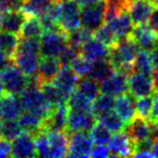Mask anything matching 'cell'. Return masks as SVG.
I'll list each match as a JSON object with an SVG mask.
<instances>
[{"label": "cell", "mask_w": 158, "mask_h": 158, "mask_svg": "<svg viewBox=\"0 0 158 158\" xmlns=\"http://www.w3.org/2000/svg\"><path fill=\"white\" fill-rule=\"evenodd\" d=\"M101 93L118 97L129 92L128 89V76L120 72H115L107 79L100 82Z\"/></svg>", "instance_id": "5bb4252c"}, {"label": "cell", "mask_w": 158, "mask_h": 158, "mask_svg": "<svg viewBox=\"0 0 158 158\" xmlns=\"http://www.w3.org/2000/svg\"><path fill=\"white\" fill-rule=\"evenodd\" d=\"M112 132L100 121H97L90 131V135L95 145H107L112 139Z\"/></svg>", "instance_id": "8d00e7d4"}, {"label": "cell", "mask_w": 158, "mask_h": 158, "mask_svg": "<svg viewBox=\"0 0 158 158\" xmlns=\"http://www.w3.org/2000/svg\"><path fill=\"white\" fill-rule=\"evenodd\" d=\"M40 89H41L42 93L44 94L46 99L50 102V104L52 106H59L62 104H67V98L66 95L53 84V81L51 82H44L40 84Z\"/></svg>", "instance_id": "f1b7e54d"}, {"label": "cell", "mask_w": 158, "mask_h": 158, "mask_svg": "<svg viewBox=\"0 0 158 158\" xmlns=\"http://www.w3.org/2000/svg\"><path fill=\"white\" fill-rule=\"evenodd\" d=\"M70 67L75 70L77 75H78L80 78L81 77H87L89 75L92 67V62H90L89 60H87L86 57H84L81 54H79L76 57L74 62L72 63Z\"/></svg>", "instance_id": "60d3db41"}, {"label": "cell", "mask_w": 158, "mask_h": 158, "mask_svg": "<svg viewBox=\"0 0 158 158\" xmlns=\"http://www.w3.org/2000/svg\"><path fill=\"white\" fill-rule=\"evenodd\" d=\"M40 57V54L18 50L12 57V62L29 78H34L37 76Z\"/></svg>", "instance_id": "ac0fdd59"}, {"label": "cell", "mask_w": 158, "mask_h": 158, "mask_svg": "<svg viewBox=\"0 0 158 158\" xmlns=\"http://www.w3.org/2000/svg\"><path fill=\"white\" fill-rule=\"evenodd\" d=\"M104 23L108 24V26L110 27L113 33L115 34L118 41L123 39V38L129 37L132 29H133V26H132L133 23H132L131 18H130L127 10H123L120 13L115 15L113 19H110V21Z\"/></svg>", "instance_id": "cb8c5ba5"}, {"label": "cell", "mask_w": 158, "mask_h": 158, "mask_svg": "<svg viewBox=\"0 0 158 158\" xmlns=\"http://www.w3.org/2000/svg\"><path fill=\"white\" fill-rule=\"evenodd\" d=\"M38 156L34 134L24 131L12 141V157L26 158Z\"/></svg>", "instance_id": "4fadbf2b"}, {"label": "cell", "mask_w": 158, "mask_h": 158, "mask_svg": "<svg viewBox=\"0 0 158 158\" xmlns=\"http://www.w3.org/2000/svg\"><path fill=\"white\" fill-rule=\"evenodd\" d=\"M12 157V142L6 139H0V158Z\"/></svg>", "instance_id": "7bdbcfd3"}, {"label": "cell", "mask_w": 158, "mask_h": 158, "mask_svg": "<svg viewBox=\"0 0 158 158\" xmlns=\"http://www.w3.org/2000/svg\"><path fill=\"white\" fill-rule=\"evenodd\" d=\"M37 1H42V2H48V3H52L54 0H37Z\"/></svg>", "instance_id": "9f6ffc18"}, {"label": "cell", "mask_w": 158, "mask_h": 158, "mask_svg": "<svg viewBox=\"0 0 158 158\" xmlns=\"http://www.w3.org/2000/svg\"></svg>", "instance_id": "680465c9"}, {"label": "cell", "mask_w": 158, "mask_h": 158, "mask_svg": "<svg viewBox=\"0 0 158 158\" xmlns=\"http://www.w3.org/2000/svg\"><path fill=\"white\" fill-rule=\"evenodd\" d=\"M18 120L24 131L29 132L34 135L44 129V117L37 113L31 112V110H23Z\"/></svg>", "instance_id": "484cf974"}, {"label": "cell", "mask_w": 158, "mask_h": 158, "mask_svg": "<svg viewBox=\"0 0 158 158\" xmlns=\"http://www.w3.org/2000/svg\"><path fill=\"white\" fill-rule=\"evenodd\" d=\"M106 1L81 7V26L94 31L105 22Z\"/></svg>", "instance_id": "9c48e42d"}, {"label": "cell", "mask_w": 158, "mask_h": 158, "mask_svg": "<svg viewBox=\"0 0 158 158\" xmlns=\"http://www.w3.org/2000/svg\"><path fill=\"white\" fill-rule=\"evenodd\" d=\"M68 138L69 144L67 157H91L94 143L89 132H68Z\"/></svg>", "instance_id": "8992f818"}, {"label": "cell", "mask_w": 158, "mask_h": 158, "mask_svg": "<svg viewBox=\"0 0 158 158\" xmlns=\"http://www.w3.org/2000/svg\"><path fill=\"white\" fill-rule=\"evenodd\" d=\"M24 0H0V6L3 10L8 9H19L22 7Z\"/></svg>", "instance_id": "bcb514c9"}, {"label": "cell", "mask_w": 158, "mask_h": 158, "mask_svg": "<svg viewBox=\"0 0 158 158\" xmlns=\"http://www.w3.org/2000/svg\"><path fill=\"white\" fill-rule=\"evenodd\" d=\"M68 44V34L65 31H44L40 38V56L56 57Z\"/></svg>", "instance_id": "5b68a950"}, {"label": "cell", "mask_w": 158, "mask_h": 158, "mask_svg": "<svg viewBox=\"0 0 158 158\" xmlns=\"http://www.w3.org/2000/svg\"><path fill=\"white\" fill-rule=\"evenodd\" d=\"M44 29L39 16L28 15L22 27L20 35L21 38H41Z\"/></svg>", "instance_id": "83f0119b"}, {"label": "cell", "mask_w": 158, "mask_h": 158, "mask_svg": "<svg viewBox=\"0 0 158 158\" xmlns=\"http://www.w3.org/2000/svg\"><path fill=\"white\" fill-rule=\"evenodd\" d=\"M19 44H20V38L18 34L0 29V51H2L12 59L18 51Z\"/></svg>", "instance_id": "4dcf8cb0"}, {"label": "cell", "mask_w": 158, "mask_h": 158, "mask_svg": "<svg viewBox=\"0 0 158 158\" xmlns=\"http://www.w3.org/2000/svg\"><path fill=\"white\" fill-rule=\"evenodd\" d=\"M140 50L141 48L139 44L131 36H129L119 40L113 48H110L108 60L116 72H120L129 76L134 72V61Z\"/></svg>", "instance_id": "7a4b0ae2"}, {"label": "cell", "mask_w": 158, "mask_h": 158, "mask_svg": "<svg viewBox=\"0 0 158 158\" xmlns=\"http://www.w3.org/2000/svg\"><path fill=\"white\" fill-rule=\"evenodd\" d=\"M152 78H153L154 86H155V90H158V68H156V70H154V72H153Z\"/></svg>", "instance_id": "f5cc1de1"}, {"label": "cell", "mask_w": 158, "mask_h": 158, "mask_svg": "<svg viewBox=\"0 0 158 158\" xmlns=\"http://www.w3.org/2000/svg\"><path fill=\"white\" fill-rule=\"evenodd\" d=\"M134 70L142 74L152 76L154 72V65L149 51L140 50L135 61H134Z\"/></svg>", "instance_id": "d6a6232c"}, {"label": "cell", "mask_w": 158, "mask_h": 158, "mask_svg": "<svg viewBox=\"0 0 158 158\" xmlns=\"http://www.w3.org/2000/svg\"><path fill=\"white\" fill-rule=\"evenodd\" d=\"M24 132L22 126L20 125L18 119L14 120H5L2 126V138L6 140L13 141L14 139L18 138L20 134Z\"/></svg>", "instance_id": "f35d334b"}, {"label": "cell", "mask_w": 158, "mask_h": 158, "mask_svg": "<svg viewBox=\"0 0 158 158\" xmlns=\"http://www.w3.org/2000/svg\"><path fill=\"white\" fill-rule=\"evenodd\" d=\"M49 140V157H67L68 138L67 131L47 132Z\"/></svg>", "instance_id": "603a6c76"}, {"label": "cell", "mask_w": 158, "mask_h": 158, "mask_svg": "<svg viewBox=\"0 0 158 158\" xmlns=\"http://www.w3.org/2000/svg\"><path fill=\"white\" fill-rule=\"evenodd\" d=\"M12 63V59L7 55L6 53H3L2 51H0V72L2 69H5L8 65Z\"/></svg>", "instance_id": "7dc6e473"}, {"label": "cell", "mask_w": 158, "mask_h": 158, "mask_svg": "<svg viewBox=\"0 0 158 158\" xmlns=\"http://www.w3.org/2000/svg\"><path fill=\"white\" fill-rule=\"evenodd\" d=\"M3 12H5V10H3V8L1 7V6H0V20H1V18H2Z\"/></svg>", "instance_id": "11a10c76"}, {"label": "cell", "mask_w": 158, "mask_h": 158, "mask_svg": "<svg viewBox=\"0 0 158 158\" xmlns=\"http://www.w3.org/2000/svg\"><path fill=\"white\" fill-rule=\"evenodd\" d=\"M79 54H80V50L68 44L66 46V48L63 50V52L61 53V55L59 56V60L62 64V67H64V66H70Z\"/></svg>", "instance_id": "b9f144b4"}, {"label": "cell", "mask_w": 158, "mask_h": 158, "mask_svg": "<svg viewBox=\"0 0 158 158\" xmlns=\"http://www.w3.org/2000/svg\"><path fill=\"white\" fill-rule=\"evenodd\" d=\"M114 105H115L114 97L105 94V93H102L101 95H99L93 101L91 110L98 117L100 115L104 114V113H107L110 110H112L114 108Z\"/></svg>", "instance_id": "d590c367"}, {"label": "cell", "mask_w": 158, "mask_h": 158, "mask_svg": "<svg viewBox=\"0 0 158 158\" xmlns=\"http://www.w3.org/2000/svg\"><path fill=\"white\" fill-rule=\"evenodd\" d=\"M93 37L97 38V39L100 40L101 42H103V44H105V46H107L110 49L113 48V47L118 42V39L116 38L115 34L113 33L110 27L108 26V24H106V23L102 24L97 31H93Z\"/></svg>", "instance_id": "74e56055"}, {"label": "cell", "mask_w": 158, "mask_h": 158, "mask_svg": "<svg viewBox=\"0 0 158 158\" xmlns=\"http://www.w3.org/2000/svg\"><path fill=\"white\" fill-rule=\"evenodd\" d=\"M156 8L152 0H132L128 7V13L133 25L146 24Z\"/></svg>", "instance_id": "8fae6325"}, {"label": "cell", "mask_w": 158, "mask_h": 158, "mask_svg": "<svg viewBox=\"0 0 158 158\" xmlns=\"http://www.w3.org/2000/svg\"><path fill=\"white\" fill-rule=\"evenodd\" d=\"M148 24L156 33H158V7L155 9V11L153 12L151 19L148 21Z\"/></svg>", "instance_id": "c3c4849f"}, {"label": "cell", "mask_w": 158, "mask_h": 158, "mask_svg": "<svg viewBox=\"0 0 158 158\" xmlns=\"http://www.w3.org/2000/svg\"><path fill=\"white\" fill-rule=\"evenodd\" d=\"M98 121H100L101 123H103L110 132L113 133H117V132L125 131L126 130V125L127 123L121 119V117L117 114L114 110H110L107 113H104V114L100 115L97 117Z\"/></svg>", "instance_id": "f546056e"}, {"label": "cell", "mask_w": 158, "mask_h": 158, "mask_svg": "<svg viewBox=\"0 0 158 158\" xmlns=\"http://www.w3.org/2000/svg\"><path fill=\"white\" fill-rule=\"evenodd\" d=\"M27 18H28V15L21 8L5 10L2 18L0 20V29L20 35L22 27Z\"/></svg>", "instance_id": "2e32d148"}, {"label": "cell", "mask_w": 158, "mask_h": 158, "mask_svg": "<svg viewBox=\"0 0 158 158\" xmlns=\"http://www.w3.org/2000/svg\"><path fill=\"white\" fill-rule=\"evenodd\" d=\"M0 81L5 88L6 93L20 95L28 87L31 78L12 62L0 72Z\"/></svg>", "instance_id": "277c9868"}, {"label": "cell", "mask_w": 158, "mask_h": 158, "mask_svg": "<svg viewBox=\"0 0 158 158\" xmlns=\"http://www.w3.org/2000/svg\"><path fill=\"white\" fill-rule=\"evenodd\" d=\"M151 77L152 76L135 72V70L130 74L128 76V89L130 94L133 95L135 99L153 95L156 90L153 78Z\"/></svg>", "instance_id": "ba28073f"}, {"label": "cell", "mask_w": 158, "mask_h": 158, "mask_svg": "<svg viewBox=\"0 0 158 158\" xmlns=\"http://www.w3.org/2000/svg\"><path fill=\"white\" fill-rule=\"evenodd\" d=\"M115 72L116 70L110 62V60H103V61L92 63V67H91L90 73L87 77H90L100 84L103 80L107 79L110 76H112Z\"/></svg>", "instance_id": "4316f807"}, {"label": "cell", "mask_w": 158, "mask_h": 158, "mask_svg": "<svg viewBox=\"0 0 158 158\" xmlns=\"http://www.w3.org/2000/svg\"><path fill=\"white\" fill-rule=\"evenodd\" d=\"M62 69V64L56 57H40L39 67H38L37 78L38 84L51 82L55 79Z\"/></svg>", "instance_id": "7402d4cb"}, {"label": "cell", "mask_w": 158, "mask_h": 158, "mask_svg": "<svg viewBox=\"0 0 158 158\" xmlns=\"http://www.w3.org/2000/svg\"><path fill=\"white\" fill-rule=\"evenodd\" d=\"M79 80H80V77L75 73V70L70 66H64V67H62L59 75L53 80V84L68 99L69 95L77 89Z\"/></svg>", "instance_id": "44dd1931"}, {"label": "cell", "mask_w": 158, "mask_h": 158, "mask_svg": "<svg viewBox=\"0 0 158 158\" xmlns=\"http://www.w3.org/2000/svg\"><path fill=\"white\" fill-rule=\"evenodd\" d=\"M23 110L19 95L5 93L0 98V118L3 121L19 119Z\"/></svg>", "instance_id": "d6986e66"}, {"label": "cell", "mask_w": 158, "mask_h": 158, "mask_svg": "<svg viewBox=\"0 0 158 158\" xmlns=\"http://www.w3.org/2000/svg\"><path fill=\"white\" fill-rule=\"evenodd\" d=\"M91 157H112L110 147H107L106 145H97L95 147H93Z\"/></svg>", "instance_id": "ee69618b"}, {"label": "cell", "mask_w": 158, "mask_h": 158, "mask_svg": "<svg viewBox=\"0 0 158 158\" xmlns=\"http://www.w3.org/2000/svg\"><path fill=\"white\" fill-rule=\"evenodd\" d=\"M130 36L139 44L141 50L152 51L158 46V33H156L149 24L134 25Z\"/></svg>", "instance_id": "7c38bea8"}, {"label": "cell", "mask_w": 158, "mask_h": 158, "mask_svg": "<svg viewBox=\"0 0 158 158\" xmlns=\"http://www.w3.org/2000/svg\"><path fill=\"white\" fill-rule=\"evenodd\" d=\"M47 13L67 34L81 26V6L78 0H54Z\"/></svg>", "instance_id": "6da1fadb"}, {"label": "cell", "mask_w": 158, "mask_h": 158, "mask_svg": "<svg viewBox=\"0 0 158 158\" xmlns=\"http://www.w3.org/2000/svg\"><path fill=\"white\" fill-rule=\"evenodd\" d=\"M98 118L92 110H74L68 108L67 132L87 131L90 132L93 126L97 123Z\"/></svg>", "instance_id": "52a82bcc"}, {"label": "cell", "mask_w": 158, "mask_h": 158, "mask_svg": "<svg viewBox=\"0 0 158 158\" xmlns=\"http://www.w3.org/2000/svg\"><path fill=\"white\" fill-rule=\"evenodd\" d=\"M152 110H153V97L152 95L136 99L135 110L138 117L148 120L149 116H151Z\"/></svg>", "instance_id": "ab89813d"}, {"label": "cell", "mask_w": 158, "mask_h": 158, "mask_svg": "<svg viewBox=\"0 0 158 158\" xmlns=\"http://www.w3.org/2000/svg\"><path fill=\"white\" fill-rule=\"evenodd\" d=\"M77 89L81 91L86 97H88L91 101H94L101 93L100 84L95 80H93L90 77H81L78 82Z\"/></svg>", "instance_id": "1f68e13d"}, {"label": "cell", "mask_w": 158, "mask_h": 158, "mask_svg": "<svg viewBox=\"0 0 158 158\" xmlns=\"http://www.w3.org/2000/svg\"><path fill=\"white\" fill-rule=\"evenodd\" d=\"M19 97H20L23 110L37 113L44 117V119L49 116V114L52 112L54 107L51 105L50 102L46 99L44 94L42 93L36 77L31 78L28 87Z\"/></svg>", "instance_id": "3957f363"}, {"label": "cell", "mask_w": 158, "mask_h": 158, "mask_svg": "<svg viewBox=\"0 0 158 158\" xmlns=\"http://www.w3.org/2000/svg\"><path fill=\"white\" fill-rule=\"evenodd\" d=\"M93 36V31L85 26H79L75 31L68 34V44L74 46L77 49H81V47Z\"/></svg>", "instance_id": "836d02e7"}, {"label": "cell", "mask_w": 158, "mask_h": 158, "mask_svg": "<svg viewBox=\"0 0 158 158\" xmlns=\"http://www.w3.org/2000/svg\"><path fill=\"white\" fill-rule=\"evenodd\" d=\"M155 5H156V7H158V0H156L155 1Z\"/></svg>", "instance_id": "6f0895ef"}, {"label": "cell", "mask_w": 158, "mask_h": 158, "mask_svg": "<svg viewBox=\"0 0 158 158\" xmlns=\"http://www.w3.org/2000/svg\"><path fill=\"white\" fill-rule=\"evenodd\" d=\"M78 1L81 7H85V6L94 5V3H98V2H100V1H103V0H78Z\"/></svg>", "instance_id": "f907efd6"}, {"label": "cell", "mask_w": 158, "mask_h": 158, "mask_svg": "<svg viewBox=\"0 0 158 158\" xmlns=\"http://www.w3.org/2000/svg\"><path fill=\"white\" fill-rule=\"evenodd\" d=\"M2 126H3L2 119L0 118V139H2Z\"/></svg>", "instance_id": "db71d44e"}, {"label": "cell", "mask_w": 158, "mask_h": 158, "mask_svg": "<svg viewBox=\"0 0 158 158\" xmlns=\"http://www.w3.org/2000/svg\"><path fill=\"white\" fill-rule=\"evenodd\" d=\"M152 61H153V65L155 68H158V46L155 49H153L151 52Z\"/></svg>", "instance_id": "681fc988"}, {"label": "cell", "mask_w": 158, "mask_h": 158, "mask_svg": "<svg viewBox=\"0 0 158 158\" xmlns=\"http://www.w3.org/2000/svg\"><path fill=\"white\" fill-rule=\"evenodd\" d=\"M152 153H153L154 157H158V139L155 138L153 143V146H152Z\"/></svg>", "instance_id": "816d5d0a"}, {"label": "cell", "mask_w": 158, "mask_h": 158, "mask_svg": "<svg viewBox=\"0 0 158 158\" xmlns=\"http://www.w3.org/2000/svg\"><path fill=\"white\" fill-rule=\"evenodd\" d=\"M67 106L68 108H74V110H91V108H92V101L88 97H86L81 91L76 89L68 98Z\"/></svg>", "instance_id": "e575fe53"}, {"label": "cell", "mask_w": 158, "mask_h": 158, "mask_svg": "<svg viewBox=\"0 0 158 158\" xmlns=\"http://www.w3.org/2000/svg\"><path fill=\"white\" fill-rule=\"evenodd\" d=\"M148 120L153 123H158V90H156L153 94V110Z\"/></svg>", "instance_id": "f6af8a7d"}, {"label": "cell", "mask_w": 158, "mask_h": 158, "mask_svg": "<svg viewBox=\"0 0 158 158\" xmlns=\"http://www.w3.org/2000/svg\"><path fill=\"white\" fill-rule=\"evenodd\" d=\"M135 98L131 95L129 92L125 94L118 95L117 99L115 100V112L121 117L126 123H130L136 117L135 110Z\"/></svg>", "instance_id": "d4e9b609"}, {"label": "cell", "mask_w": 158, "mask_h": 158, "mask_svg": "<svg viewBox=\"0 0 158 158\" xmlns=\"http://www.w3.org/2000/svg\"><path fill=\"white\" fill-rule=\"evenodd\" d=\"M108 147L112 156L115 157H130L134 155V144L126 130L114 133L108 143Z\"/></svg>", "instance_id": "e0dca14e"}, {"label": "cell", "mask_w": 158, "mask_h": 158, "mask_svg": "<svg viewBox=\"0 0 158 158\" xmlns=\"http://www.w3.org/2000/svg\"><path fill=\"white\" fill-rule=\"evenodd\" d=\"M110 53V49L93 36L80 49V54L92 63L103 61V60H108Z\"/></svg>", "instance_id": "ffe728a7"}, {"label": "cell", "mask_w": 158, "mask_h": 158, "mask_svg": "<svg viewBox=\"0 0 158 158\" xmlns=\"http://www.w3.org/2000/svg\"><path fill=\"white\" fill-rule=\"evenodd\" d=\"M126 132L130 136L131 141L134 144V152L135 147L139 144L146 141L147 139L154 136L153 133V123L149 120L140 118L136 116L130 123H128L126 128Z\"/></svg>", "instance_id": "30bf717a"}, {"label": "cell", "mask_w": 158, "mask_h": 158, "mask_svg": "<svg viewBox=\"0 0 158 158\" xmlns=\"http://www.w3.org/2000/svg\"><path fill=\"white\" fill-rule=\"evenodd\" d=\"M67 117L68 106L67 104H62L54 106L52 112L44 119V129L47 132L66 131L67 130Z\"/></svg>", "instance_id": "9a60e30c"}]
</instances>
